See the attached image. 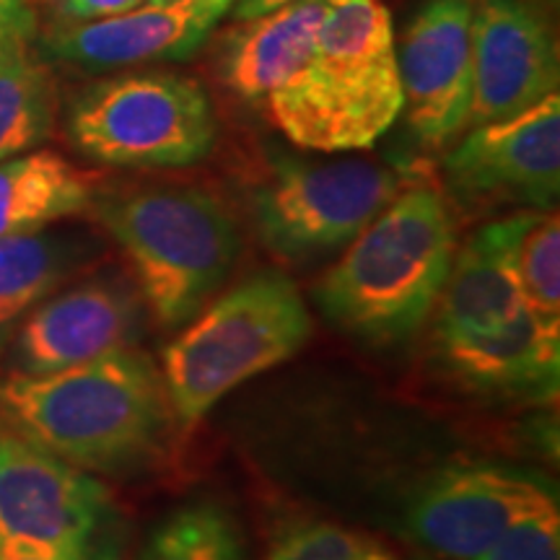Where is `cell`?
Instances as JSON below:
<instances>
[{
	"label": "cell",
	"instance_id": "obj_1",
	"mask_svg": "<svg viewBox=\"0 0 560 560\" xmlns=\"http://www.w3.org/2000/svg\"><path fill=\"white\" fill-rule=\"evenodd\" d=\"M0 418L39 450L109 475L156 459L174 420L164 376L136 348L52 374L9 376Z\"/></svg>",
	"mask_w": 560,
	"mask_h": 560
},
{
	"label": "cell",
	"instance_id": "obj_2",
	"mask_svg": "<svg viewBox=\"0 0 560 560\" xmlns=\"http://www.w3.org/2000/svg\"><path fill=\"white\" fill-rule=\"evenodd\" d=\"M457 252V223L444 195L408 187L348 244L314 285L327 322L366 346H397L433 314Z\"/></svg>",
	"mask_w": 560,
	"mask_h": 560
},
{
	"label": "cell",
	"instance_id": "obj_3",
	"mask_svg": "<svg viewBox=\"0 0 560 560\" xmlns=\"http://www.w3.org/2000/svg\"><path fill=\"white\" fill-rule=\"evenodd\" d=\"M301 149L363 151L402 115L395 26L382 0H327L310 60L265 102Z\"/></svg>",
	"mask_w": 560,
	"mask_h": 560
},
{
	"label": "cell",
	"instance_id": "obj_4",
	"mask_svg": "<svg viewBox=\"0 0 560 560\" xmlns=\"http://www.w3.org/2000/svg\"><path fill=\"white\" fill-rule=\"evenodd\" d=\"M91 210L120 244L140 299L166 330L198 317L240 260L234 213L202 187L153 185L96 195Z\"/></svg>",
	"mask_w": 560,
	"mask_h": 560
},
{
	"label": "cell",
	"instance_id": "obj_5",
	"mask_svg": "<svg viewBox=\"0 0 560 560\" xmlns=\"http://www.w3.org/2000/svg\"><path fill=\"white\" fill-rule=\"evenodd\" d=\"M185 327L161 361L182 429L198 425L231 389L289 361L312 338L310 310L280 270L252 272Z\"/></svg>",
	"mask_w": 560,
	"mask_h": 560
},
{
	"label": "cell",
	"instance_id": "obj_6",
	"mask_svg": "<svg viewBox=\"0 0 560 560\" xmlns=\"http://www.w3.org/2000/svg\"><path fill=\"white\" fill-rule=\"evenodd\" d=\"M208 91L172 70H132L91 83L70 102L68 138L83 156L125 170H182L213 151Z\"/></svg>",
	"mask_w": 560,
	"mask_h": 560
},
{
	"label": "cell",
	"instance_id": "obj_7",
	"mask_svg": "<svg viewBox=\"0 0 560 560\" xmlns=\"http://www.w3.org/2000/svg\"><path fill=\"white\" fill-rule=\"evenodd\" d=\"M405 190L400 170L369 159H278L252 190L260 242L285 262H312L348 247Z\"/></svg>",
	"mask_w": 560,
	"mask_h": 560
},
{
	"label": "cell",
	"instance_id": "obj_8",
	"mask_svg": "<svg viewBox=\"0 0 560 560\" xmlns=\"http://www.w3.org/2000/svg\"><path fill=\"white\" fill-rule=\"evenodd\" d=\"M558 501L545 475L506 462H462L431 475L405 511V529L450 560H475L522 516Z\"/></svg>",
	"mask_w": 560,
	"mask_h": 560
},
{
	"label": "cell",
	"instance_id": "obj_9",
	"mask_svg": "<svg viewBox=\"0 0 560 560\" xmlns=\"http://www.w3.org/2000/svg\"><path fill=\"white\" fill-rule=\"evenodd\" d=\"M120 532L109 490L94 475L0 433V540L86 550Z\"/></svg>",
	"mask_w": 560,
	"mask_h": 560
},
{
	"label": "cell",
	"instance_id": "obj_10",
	"mask_svg": "<svg viewBox=\"0 0 560 560\" xmlns=\"http://www.w3.org/2000/svg\"><path fill=\"white\" fill-rule=\"evenodd\" d=\"M452 192L470 206L556 208L560 195L558 94L511 120L480 125L444 159Z\"/></svg>",
	"mask_w": 560,
	"mask_h": 560
},
{
	"label": "cell",
	"instance_id": "obj_11",
	"mask_svg": "<svg viewBox=\"0 0 560 560\" xmlns=\"http://www.w3.org/2000/svg\"><path fill=\"white\" fill-rule=\"evenodd\" d=\"M470 21L472 0H423L395 37L405 120L429 151L446 149L467 130Z\"/></svg>",
	"mask_w": 560,
	"mask_h": 560
},
{
	"label": "cell",
	"instance_id": "obj_12",
	"mask_svg": "<svg viewBox=\"0 0 560 560\" xmlns=\"http://www.w3.org/2000/svg\"><path fill=\"white\" fill-rule=\"evenodd\" d=\"M472 83L467 130L511 120L558 94V45L524 0H472Z\"/></svg>",
	"mask_w": 560,
	"mask_h": 560
},
{
	"label": "cell",
	"instance_id": "obj_13",
	"mask_svg": "<svg viewBox=\"0 0 560 560\" xmlns=\"http://www.w3.org/2000/svg\"><path fill=\"white\" fill-rule=\"evenodd\" d=\"M143 299L117 276H96L39 301L13 340L16 374H52L136 348Z\"/></svg>",
	"mask_w": 560,
	"mask_h": 560
},
{
	"label": "cell",
	"instance_id": "obj_14",
	"mask_svg": "<svg viewBox=\"0 0 560 560\" xmlns=\"http://www.w3.org/2000/svg\"><path fill=\"white\" fill-rule=\"evenodd\" d=\"M234 0H177L91 21H62L42 50L89 73L185 60L202 47Z\"/></svg>",
	"mask_w": 560,
	"mask_h": 560
},
{
	"label": "cell",
	"instance_id": "obj_15",
	"mask_svg": "<svg viewBox=\"0 0 560 560\" xmlns=\"http://www.w3.org/2000/svg\"><path fill=\"white\" fill-rule=\"evenodd\" d=\"M537 210L490 221L457 244L450 276L433 306V342L495 330L527 310L520 283V247Z\"/></svg>",
	"mask_w": 560,
	"mask_h": 560
},
{
	"label": "cell",
	"instance_id": "obj_16",
	"mask_svg": "<svg viewBox=\"0 0 560 560\" xmlns=\"http://www.w3.org/2000/svg\"><path fill=\"white\" fill-rule=\"evenodd\" d=\"M446 376L488 397L550 400L558 395L560 335L524 310L495 330L433 342Z\"/></svg>",
	"mask_w": 560,
	"mask_h": 560
},
{
	"label": "cell",
	"instance_id": "obj_17",
	"mask_svg": "<svg viewBox=\"0 0 560 560\" xmlns=\"http://www.w3.org/2000/svg\"><path fill=\"white\" fill-rule=\"evenodd\" d=\"M327 0H296L265 16L240 21L221 39L219 70L247 102H268L310 60Z\"/></svg>",
	"mask_w": 560,
	"mask_h": 560
},
{
	"label": "cell",
	"instance_id": "obj_18",
	"mask_svg": "<svg viewBox=\"0 0 560 560\" xmlns=\"http://www.w3.org/2000/svg\"><path fill=\"white\" fill-rule=\"evenodd\" d=\"M96 198V182L55 151L0 161V240L79 215Z\"/></svg>",
	"mask_w": 560,
	"mask_h": 560
},
{
	"label": "cell",
	"instance_id": "obj_19",
	"mask_svg": "<svg viewBox=\"0 0 560 560\" xmlns=\"http://www.w3.org/2000/svg\"><path fill=\"white\" fill-rule=\"evenodd\" d=\"M96 242L73 231H30L0 240V340L39 301L52 296L94 255Z\"/></svg>",
	"mask_w": 560,
	"mask_h": 560
},
{
	"label": "cell",
	"instance_id": "obj_20",
	"mask_svg": "<svg viewBox=\"0 0 560 560\" xmlns=\"http://www.w3.org/2000/svg\"><path fill=\"white\" fill-rule=\"evenodd\" d=\"M58 117L52 70L34 50V37L0 39V161L45 143Z\"/></svg>",
	"mask_w": 560,
	"mask_h": 560
},
{
	"label": "cell",
	"instance_id": "obj_21",
	"mask_svg": "<svg viewBox=\"0 0 560 560\" xmlns=\"http://www.w3.org/2000/svg\"><path fill=\"white\" fill-rule=\"evenodd\" d=\"M136 560H249V552L229 509L192 501L153 524Z\"/></svg>",
	"mask_w": 560,
	"mask_h": 560
},
{
	"label": "cell",
	"instance_id": "obj_22",
	"mask_svg": "<svg viewBox=\"0 0 560 560\" xmlns=\"http://www.w3.org/2000/svg\"><path fill=\"white\" fill-rule=\"evenodd\" d=\"M524 306L537 325L560 335V219L556 210H537L520 247Z\"/></svg>",
	"mask_w": 560,
	"mask_h": 560
},
{
	"label": "cell",
	"instance_id": "obj_23",
	"mask_svg": "<svg viewBox=\"0 0 560 560\" xmlns=\"http://www.w3.org/2000/svg\"><path fill=\"white\" fill-rule=\"evenodd\" d=\"M268 560H397L395 552L363 532L330 522L299 524L285 529Z\"/></svg>",
	"mask_w": 560,
	"mask_h": 560
},
{
	"label": "cell",
	"instance_id": "obj_24",
	"mask_svg": "<svg viewBox=\"0 0 560 560\" xmlns=\"http://www.w3.org/2000/svg\"><path fill=\"white\" fill-rule=\"evenodd\" d=\"M475 560H560L558 501L522 516L499 542Z\"/></svg>",
	"mask_w": 560,
	"mask_h": 560
},
{
	"label": "cell",
	"instance_id": "obj_25",
	"mask_svg": "<svg viewBox=\"0 0 560 560\" xmlns=\"http://www.w3.org/2000/svg\"><path fill=\"white\" fill-rule=\"evenodd\" d=\"M0 560H122V529L86 550H55L30 542L0 540Z\"/></svg>",
	"mask_w": 560,
	"mask_h": 560
},
{
	"label": "cell",
	"instance_id": "obj_26",
	"mask_svg": "<svg viewBox=\"0 0 560 560\" xmlns=\"http://www.w3.org/2000/svg\"><path fill=\"white\" fill-rule=\"evenodd\" d=\"M37 37V16L30 0H0V39Z\"/></svg>",
	"mask_w": 560,
	"mask_h": 560
},
{
	"label": "cell",
	"instance_id": "obj_27",
	"mask_svg": "<svg viewBox=\"0 0 560 560\" xmlns=\"http://www.w3.org/2000/svg\"><path fill=\"white\" fill-rule=\"evenodd\" d=\"M145 0H62V11L70 21H91L117 13L132 11L143 5Z\"/></svg>",
	"mask_w": 560,
	"mask_h": 560
},
{
	"label": "cell",
	"instance_id": "obj_28",
	"mask_svg": "<svg viewBox=\"0 0 560 560\" xmlns=\"http://www.w3.org/2000/svg\"><path fill=\"white\" fill-rule=\"evenodd\" d=\"M289 3H296V0H234L229 13L234 21H247V19H257L270 11L283 9V5Z\"/></svg>",
	"mask_w": 560,
	"mask_h": 560
},
{
	"label": "cell",
	"instance_id": "obj_29",
	"mask_svg": "<svg viewBox=\"0 0 560 560\" xmlns=\"http://www.w3.org/2000/svg\"><path fill=\"white\" fill-rule=\"evenodd\" d=\"M145 3H153V5H164V3H177V0H145Z\"/></svg>",
	"mask_w": 560,
	"mask_h": 560
}]
</instances>
